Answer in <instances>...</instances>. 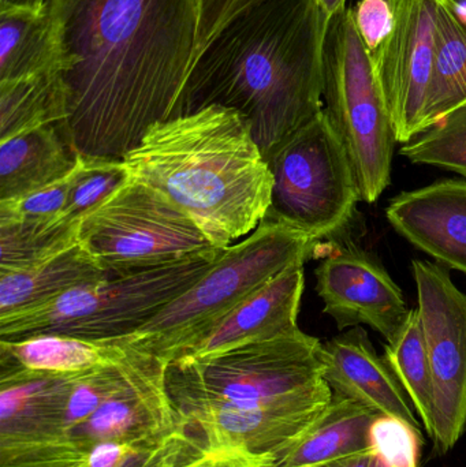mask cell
Wrapping results in <instances>:
<instances>
[{
	"label": "cell",
	"mask_w": 466,
	"mask_h": 467,
	"mask_svg": "<svg viewBox=\"0 0 466 467\" xmlns=\"http://www.w3.org/2000/svg\"><path fill=\"white\" fill-rule=\"evenodd\" d=\"M328 19L347 7V0H316Z\"/></svg>",
	"instance_id": "34"
},
{
	"label": "cell",
	"mask_w": 466,
	"mask_h": 467,
	"mask_svg": "<svg viewBox=\"0 0 466 467\" xmlns=\"http://www.w3.org/2000/svg\"><path fill=\"white\" fill-rule=\"evenodd\" d=\"M68 115V93L59 71L0 81V141L66 123Z\"/></svg>",
	"instance_id": "20"
},
{
	"label": "cell",
	"mask_w": 466,
	"mask_h": 467,
	"mask_svg": "<svg viewBox=\"0 0 466 467\" xmlns=\"http://www.w3.org/2000/svg\"><path fill=\"white\" fill-rule=\"evenodd\" d=\"M47 0H0V13L41 14Z\"/></svg>",
	"instance_id": "32"
},
{
	"label": "cell",
	"mask_w": 466,
	"mask_h": 467,
	"mask_svg": "<svg viewBox=\"0 0 466 467\" xmlns=\"http://www.w3.org/2000/svg\"><path fill=\"white\" fill-rule=\"evenodd\" d=\"M167 397L181 417L204 409L320 414L331 402L322 342L297 331L166 364Z\"/></svg>",
	"instance_id": "4"
},
{
	"label": "cell",
	"mask_w": 466,
	"mask_h": 467,
	"mask_svg": "<svg viewBox=\"0 0 466 467\" xmlns=\"http://www.w3.org/2000/svg\"><path fill=\"white\" fill-rule=\"evenodd\" d=\"M327 25L316 0H267L241 14L197 57L183 115L234 109L267 158L325 109Z\"/></svg>",
	"instance_id": "2"
},
{
	"label": "cell",
	"mask_w": 466,
	"mask_h": 467,
	"mask_svg": "<svg viewBox=\"0 0 466 467\" xmlns=\"http://www.w3.org/2000/svg\"><path fill=\"white\" fill-rule=\"evenodd\" d=\"M421 446V431L401 420L379 416L372 424V452L388 467H418Z\"/></svg>",
	"instance_id": "27"
},
{
	"label": "cell",
	"mask_w": 466,
	"mask_h": 467,
	"mask_svg": "<svg viewBox=\"0 0 466 467\" xmlns=\"http://www.w3.org/2000/svg\"><path fill=\"white\" fill-rule=\"evenodd\" d=\"M129 174L181 208L219 249L267 215L274 180L234 109L210 106L150 126L123 159Z\"/></svg>",
	"instance_id": "3"
},
{
	"label": "cell",
	"mask_w": 466,
	"mask_h": 467,
	"mask_svg": "<svg viewBox=\"0 0 466 467\" xmlns=\"http://www.w3.org/2000/svg\"><path fill=\"white\" fill-rule=\"evenodd\" d=\"M379 414L358 403L331 398L327 408L295 439L271 455L264 467H317L371 451V428Z\"/></svg>",
	"instance_id": "17"
},
{
	"label": "cell",
	"mask_w": 466,
	"mask_h": 467,
	"mask_svg": "<svg viewBox=\"0 0 466 467\" xmlns=\"http://www.w3.org/2000/svg\"><path fill=\"white\" fill-rule=\"evenodd\" d=\"M79 244L109 274L219 249L178 205L133 178L82 216Z\"/></svg>",
	"instance_id": "9"
},
{
	"label": "cell",
	"mask_w": 466,
	"mask_h": 467,
	"mask_svg": "<svg viewBox=\"0 0 466 467\" xmlns=\"http://www.w3.org/2000/svg\"><path fill=\"white\" fill-rule=\"evenodd\" d=\"M383 357L409 395L416 413L421 417V424L430 435L434 410V383L419 309H410L409 317L397 339L385 345Z\"/></svg>",
	"instance_id": "24"
},
{
	"label": "cell",
	"mask_w": 466,
	"mask_h": 467,
	"mask_svg": "<svg viewBox=\"0 0 466 467\" xmlns=\"http://www.w3.org/2000/svg\"><path fill=\"white\" fill-rule=\"evenodd\" d=\"M129 180L130 174L125 161L79 153L78 163L71 172L66 215L81 219Z\"/></svg>",
	"instance_id": "26"
},
{
	"label": "cell",
	"mask_w": 466,
	"mask_h": 467,
	"mask_svg": "<svg viewBox=\"0 0 466 467\" xmlns=\"http://www.w3.org/2000/svg\"><path fill=\"white\" fill-rule=\"evenodd\" d=\"M399 153L412 163L440 167L466 180V104L404 144Z\"/></svg>",
	"instance_id": "25"
},
{
	"label": "cell",
	"mask_w": 466,
	"mask_h": 467,
	"mask_svg": "<svg viewBox=\"0 0 466 467\" xmlns=\"http://www.w3.org/2000/svg\"><path fill=\"white\" fill-rule=\"evenodd\" d=\"M358 35L369 54H374L393 27V10L388 0H360L353 7Z\"/></svg>",
	"instance_id": "31"
},
{
	"label": "cell",
	"mask_w": 466,
	"mask_h": 467,
	"mask_svg": "<svg viewBox=\"0 0 466 467\" xmlns=\"http://www.w3.org/2000/svg\"><path fill=\"white\" fill-rule=\"evenodd\" d=\"M70 178L71 174L59 182L52 183L21 199L0 202V216L51 218L63 215L67 205Z\"/></svg>",
	"instance_id": "28"
},
{
	"label": "cell",
	"mask_w": 466,
	"mask_h": 467,
	"mask_svg": "<svg viewBox=\"0 0 466 467\" xmlns=\"http://www.w3.org/2000/svg\"><path fill=\"white\" fill-rule=\"evenodd\" d=\"M181 432V431H180ZM163 467H264L263 461L233 450H205L181 432V443Z\"/></svg>",
	"instance_id": "30"
},
{
	"label": "cell",
	"mask_w": 466,
	"mask_h": 467,
	"mask_svg": "<svg viewBox=\"0 0 466 467\" xmlns=\"http://www.w3.org/2000/svg\"><path fill=\"white\" fill-rule=\"evenodd\" d=\"M371 467H388V466L386 465V463L383 462L382 460H379V458H378L377 455H374V458H372Z\"/></svg>",
	"instance_id": "36"
},
{
	"label": "cell",
	"mask_w": 466,
	"mask_h": 467,
	"mask_svg": "<svg viewBox=\"0 0 466 467\" xmlns=\"http://www.w3.org/2000/svg\"><path fill=\"white\" fill-rule=\"evenodd\" d=\"M77 152L123 161L158 122L183 115L199 0H47Z\"/></svg>",
	"instance_id": "1"
},
{
	"label": "cell",
	"mask_w": 466,
	"mask_h": 467,
	"mask_svg": "<svg viewBox=\"0 0 466 467\" xmlns=\"http://www.w3.org/2000/svg\"><path fill=\"white\" fill-rule=\"evenodd\" d=\"M222 250L152 268L109 274L78 285L46 306L0 318V340L16 342L37 335H65L93 342L129 339L192 287Z\"/></svg>",
	"instance_id": "6"
},
{
	"label": "cell",
	"mask_w": 466,
	"mask_h": 467,
	"mask_svg": "<svg viewBox=\"0 0 466 467\" xmlns=\"http://www.w3.org/2000/svg\"><path fill=\"white\" fill-rule=\"evenodd\" d=\"M274 186L264 219L289 224L317 241L344 232L360 189L344 142L325 109L265 158Z\"/></svg>",
	"instance_id": "8"
},
{
	"label": "cell",
	"mask_w": 466,
	"mask_h": 467,
	"mask_svg": "<svg viewBox=\"0 0 466 467\" xmlns=\"http://www.w3.org/2000/svg\"><path fill=\"white\" fill-rule=\"evenodd\" d=\"M129 350L128 340L93 342L65 335H37L0 340V362L49 373H79L118 361Z\"/></svg>",
	"instance_id": "19"
},
{
	"label": "cell",
	"mask_w": 466,
	"mask_h": 467,
	"mask_svg": "<svg viewBox=\"0 0 466 467\" xmlns=\"http://www.w3.org/2000/svg\"><path fill=\"white\" fill-rule=\"evenodd\" d=\"M393 27L371 55L397 142L426 131L430 87L437 52L440 0H388Z\"/></svg>",
	"instance_id": "11"
},
{
	"label": "cell",
	"mask_w": 466,
	"mask_h": 467,
	"mask_svg": "<svg viewBox=\"0 0 466 467\" xmlns=\"http://www.w3.org/2000/svg\"><path fill=\"white\" fill-rule=\"evenodd\" d=\"M47 71H59V55L46 10L0 13V81Z\"/></svg>",
	"instance_id": "23"
},
{
	"label": "cell",
	"mask_w": 466,
	"mask_h": 467,
	"mask_svg": "<svg viewBox=\"0 0 466 467\" xmlns=\"http://www.w3.org/2000/svg\"><path fill=\"white\" fill-rule=\"evenodd\" d=\"M79 153L66 123L43 126L0 141V202L21 199L73 172Z\"/></svg>",
	"instance_id": "16"
},
{
	"label": "cell",
	"mask_w": 466,
	"mask_h": 467,
	"mask_svg": "<svg viewBox=\"0 0 466 467\" xmlns=\"http://www.w3.org/2000/svg\"><path fill=\"white\" fill-rule=\"evenodd\" d=\"M267 0H199V29H197V57L208 44L233 21L251 8Z\"/></svg>",
	"instance_id": "29"
},
{
	"label": "cell",
	"mask_w": 466,
	"mask_h": 467,
	"mask_svg": "<svg viewBox=\"0 0 466 467\" xmlns=\"http://www.w3.org/2000/svg\"><path fill=\"white\" fill-rule=\"evenodd\" d=\"M323 378L333 397L358 403L379 416L393 417L421 431L415 406L393 368L378 356L363 327L322 343Z\"/></svg>",
	"instance_id": "13"
},
{
	"label": "cell",
	"mask_w": 466,
	"mask_h": 467,
	"mask_svg": "<svg viewBox=\"0 0 466 467\" xmlns=\"http://www.w3.org/2000/svg\"><path fill=\"white\" fill-rule=\"evenodd\" d=\"M109 274L79 242L32 268L0 271V318L46 306L67 291Z\"/></svg>",
	"instance_id": "18"
},
{
	"label": "cell",
	"mask_w": 466,
	"mask_h": 467,
	"mask_svg": "<svg viewBox=\"0 0 466 467\" xmlns=\"http://www.w3.org/2000/svg\"><path fill=\"white\" fill-rule=\"evenodd\" d=\"M461 18L466 19V0H448Z\"/></svg>",
	"instance_id": "35"
},
{
	"label": "cell",
	"mask_w": 466,
	"mask_h": 467,
	"mask_svg": "<svg viewBox=\"0 0 466 467\" xmlns=\"http://www.w3.org/2000/svg\"><path fill=\"white\" fill-rule=\"evenodd\" d=\"M323 103L352 161L361 202L374 204L391 182L393 122L371 54L345 7L328 19L323 43Z\"/></svg>",
	"instance_id": "7"
},
{
	"label": "cell",
	"mask_w": 466,
	"mask_h": 467,
	"mask_svg": "<svg viewBox=\"0 0 466 467\" xmlns=\"http://www.w3.org/2000/svg\"><path fill=\"white\" fill-rule=\"evenodd\" d=\"M336 246L263 219L243 241L224 247L210 269L129 337L128 345L169 362L287 266L326 257Z\"/></svg>",
	"instance_id": "5"
},
{
	"label": "cell",
	"mask_w": 466,
	"mask_h": 467,
	"mask_svg": "<svg viewBox=\"0 0 466 467\" xmlns=\"http://www.w3.org/2000/svg\"><path fill=\"white\" fill-rule=\"evenodd\" d=\"M304 265V261H298L287 266L170 361L219 353L300 331L297 318L305 287Z\"/></svg>",
	"instance_id": "14"
},
{
	"label": "cell",
	"mask_w": 466,
	"mask_h": 467,
	"mask_svg": "<svg viewBox=\"0 0 466 467\" xmlns=\"http://www.w3.org/2000/svg\"><path fill=\"white\" fill-rule=\"evenodd\" d=\"M81 219L0 216V271H21L51 260L79 242Z\"/></svg>",
	"instance_id": "21"
},
{
	"label": "cell",
	"mask_w": 466,
	"mask_h": 467,
	"mask_svg": "<svg viewBox=\"0 0 466 467\" xmlns=\"http://www.w3.org/2000/svg\"><path fill=\"white\" fill-rule=\"evenodd\" d=\"M412 271L434 383L429 436L445 455L466 431V294L440 264L413 260Z\"/></svg>",
	"instance_id": "10"
},
{
	"label": "cell",
	"mask_w": 466,
	"mask_h": 467,
	"mask_svg": "<svg viewBox=\"0 0 466 467\" xmlns=\"http://www.w3.org/2000/svg\"><path fill=\"white\" fill-rule=\"evenodd\" d=\"M386 216L413 246L466 275V180L404 192L391 200Z\"/></svg>",
	"instance_id": "15"
},
{
	"label": "cell",
	"mask_w": 466,
	"mask_h": 467,
	"mask_svg": "<svg viewBox=\"0 0 466 467\" xmlns=\"http://www.w3.org/2000/svg\"><path fill=\"white\" fill-rule=\"evenodd\" d=\"M62 467H88V466L84 461V462H77V463H73V465H66V466H62Z\"/></svg>",
	"instance_id": "37"
},
{
	"label": "cell",
	"mask_w": 466,
	"mask_h": 467,
	"mask_svg": "<svg viewBox=\"0 0 466 467\" xmlns=\"http://www.w3.org/2000/svg\"><path fill=\"white\" fill-rule=\"evenodd\" d=\"M323 312L339 331L367 324L393 343L409 317L404 294L379 257L357 244L336 246L316 271Z\"/></svg>",
	"instance_id": "12"
},
{
	"label": "cell",
	"mask_w": 466,
	"mask_h": 467,
	"mask_svg": "<svg viewBox=\"0 0 466 467\" xmlns=\"http://www.w3.org/2000/svg\"><path fill=\"white\" fill-rule=\"evenodd\" d=\"M466 104V19L440 0L437 52L430 87L426 130Z\"/></svg>",
	"instance_id": "22"
},
{
	"label": "cell",
	"mask_w": 466,
	"mask_h": 467,
	"mask_svg": "<svg viewBox=\"0 0 466 467\" xmlns=\"http://www.w3.org/2000/svg\"><path fill=\"white\" fill-rule=\"evenodd\" d=\"M374 452L366 451L360 454L349 455V457L341 458V460L331 461L317 467H371Z\"/></svg>",
	"instance_id": "33"
}]
</instances>
